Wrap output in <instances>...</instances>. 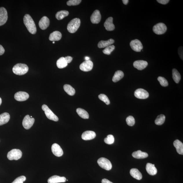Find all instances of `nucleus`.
<instances>
[{"mask_svg":"<svg viewBox=\"0 0 183 183\" xmlns=\"http://www.w3.org/2000/svg\"><path fill=\"white\" fill-rule=\"evenodd\" d=\"M158 80L162 86L166 87L168 86L169 85L168 81L164 77L161 76L159 77L158 78Z\"/></svg>","mask_w":183,"mask_h":183,"instance_id":"obj_38","label":"nucleus"},{"mask_svg":"<svg viewBox=\"0 0 183 183\" xmlns=\"http://www.w3.org/2000/svg\"><path fill=\"white\" fill-rule=\"evenodd\" d=\"M158 3L162 5H166L170 1L169 0H158Z\"/></svg>","mask_w":183,"mask_h":183,"instance_id":"obj_43","label":"nucleus"},{"mask_svg":"<svg viewBox=\"0 0 183 183\" xmlns=\"http://www.w3.org/2000/svg\"><path fill=\"white\" fill-rule=\"evenodd\" d=\"M26 180V178L25 176H21L16 179L12 183H23V182Z\"/></svg>","mask_w":183,"mask_h":183,"instance_id":"obj_41","label":"nucleus"},{"mask_svg":"<svg viewBox=\"0 0 183 183\" xmlns=\"http://www.w3.org/2000/svg\"><path fill=\"white\" fill-rule=\"evenodd\" d=\"M96 136V133L94 131H87L83 133L81 137L83 140H93Z\"/></svg>","mask_w":183,"mask_h":183,"instance_id":"obj_16","label":"nucleus"},{"mask_svg":"<svg viewBox=\"0 0 183 183\" xmlns=\"http://www.w3.org/2000/svg\"><path fill=\"white\" fill-rule=\"evenodd\" d=\"M29 94L25 92H19L16 93L14 95V98L15 100L19 101L26 100L29 98Z\"/></svg>","mask_w":183,"mask_h":183,"instance_id":"obj_12","label":"nucleus"},{"mask_svg":"<svg viewBox=\"0 0 183 183\" xmlns=\"http://www.w3.org/2000/svg\"><path fill=\"white\" fill-rule=\"evenodd\" d=\"M34 121V118H31L29 115H26L23 121V126L25 129L28 130L33 126Z\"/></svg>","mask_w":183,"mask_h":183,"instance_id":"obj_8","label":"nucleus"},{"mask_svg":"<svg viewBox=\"0 0 183 183\" xmlns=\"http://www.w3.org/2000/svg\"><path fill=\"white\" fill-rule=\"evenodd\" d=\"M115 48V46L113 45H111L105 47V49L103 50V52L104 54L109 55L111 54L112 51L114 50Z\"/></svg>","mask_w":183,"mask_h":183,"instance_id":"obj_35","label":"nucleus"},{"mask_svg":"<svg viewBox=\"0 0 183 183\" xmlns=\"http://www.w3.org/2000/svg\"><path fill=\"white\" fill-rule=\"evenodd\" d=\"M172 77L175 82L178 83L181 79V75L180 73L176 69H174L172 70Z\"/></svg>","mask_w":183,"mask_h":183,"instance_id":"obj_33","label":"nucleus"},{"mask_svg":"<svg viewBox=\"0 0 183 183\" xmlns=\"http://www.w3.org/2000/svg\"><path fill=\"white\" fill-rule=\"evenodd\" d=\"M23 22L30 33L34 34L36 33V26L30 15L28 14H25L23 18Z\"/></svg>","mask_w":183,"mask_h":183,"instance_id":"obj_1","label":"nucleus"},{"mask_svg":"<svg viewBox=\"0 0 183 183\" xmlns=\"http://www.w3.org/2000/svg\"><path fill=\"white\" fill-rule=\"evenodd\" d=\"M148 65V63L146 61L138 60L135 61L133 63V66L139 70L144 69Z\"/></svg>","mask_w":183,"mask_h":183,"instance_id":"obj_18","label":"nucleus"},{"mask_svg":"<svg viewBox=\"0 0 183 183\" xmlns=\"http://www.w3.org/2000/svg\"><path fill=\"white\" fill-rule=\"evenodd\" d=\"M81 1V0H69L67 1V5L69 6L78 5Z\"/></svg>","mask_w":183,"mask_h":183,"instance_id":"obj_40","label":"nucleus"},{"mask_svg":"<svg viewBox=\"0 0 183 183\" xmlns=\"http://www.w3.org/2000/svg\"><path fill=\"white\" fill-rule=\"evenodd\" d=\"M52 151L53 153L57 157H61L63 155V151L61 147L57 144H53L52 146Z\"/></svg>","mask_w":183,"mask_h":183,"instance_id":"obj_14","label":"nucleus"},{"mask_svg":"<svg viewBox=\"0 0 183 183\" xmlns=\"http://www.w3.org/2000/svg\"><path fill=\"white\" fill-rule=\"evenodd\" d=\"M76 112L79 116L84 119L89 118V114L87 111L84 109L79 108L76 109Z\"/></svg>","mask_w":183,"mask_h":183,"instance_id":"obj_30","label":"nucleus"},{"mask_svg":"<svg viewBox=\"0 0 183 183\" xmlns=\"http://www.w3.org/2000/svg\"><path fill=\"white\" fill-rule=\"evenodd\" d=\"M104 142L107 144H112L114 142V137L112 135H109L104 139Z\"/></svg>","mask_w":183,"mask_h":183,"instance_id":"obj_36","label":"nucleus"},{"mask_svg":"<svg viewBox=\"0 0 183 183\" xmlns=\"http://www.w3.org/2000/svg\"><path fill=\"white\" fill-rule=\"evenodd\" d=\"M93 64L92 61L90 60L85 61L80 65V69L81 71L84 72H88L92 69Z\"/></svg>","mask_w":183,"mask_h":183,"instance_id":"obj_13","label":"nucleus"},{"mask_svg":"<svg viewBox=\"0 0 183 183\" xmlns=\"http://www.w3.org/2000/svg\"><path fill=\"white\" fill-rule=\"evenodd\" d=\"M69 14V12L68 11L66 10H62L57 12L55 17L56 19L58 20L64 19L65 17H67Z\"/></svg>","mask_w":183,"mask_h":183,"instance_id":"obj_31","label":"nucleus"},{"mask_svg":"<svg viewBox=\"0 0 183 183\" xmlns=\"http://www.w3.org/2000/svg\"><path fill=\"white\" fill-rule=\"evenodd\" d=\"M146 170L148 173L151 175L154 176L158 172V170L154 164L151 163H147L146 166Z\"/></svg>","mask_w":183,"mask_h":183,"instance_id":"obj_21","label":"nucleus"},{"mask_svg":"<svg viewBox=\"0 0 183 183\" xmlns=\"http://www.w3.org/2000/svg\"><path fill=\"white\" fill-rule=\"evenodd\" d=\"M13 72L15 74L19 75H23L27 73L29 70L27 65L23 63H17L14 66L12 69Z\"/></svg>","mask_w":183,"mask_h":183,"instance_id":"obj_2","label":"nucleus"},{"mask_svg":"<svg viewBox=\"0 0 183 183\" xmlns=\"http://www.w3.org/2000/svg\"><path fill=\"white\" fill-rule=\"evenodd\" d=\"M42 109L44 111L46 116L47 118L55 121L58 120V117L49 108L47 105H43L42 106Z\"/></svg>","mask_w":183,"mask_h":183,"instance_id":"obj_6","label":"nucleus"},{"mask_svg":"<svg viewBox=\"0 0 183 183\" xmlns=\"http://www.w3.org/2000/svg\"><path fill=\"white\" fill-rule=\"evenodd\" d=\"M102 183H113L106 179H103L102 180Z\"/></svg>","mask_w":183,"mask_h":183,"instance_id":"obj_46","label":"nucleus"},{"mask_svg":"<svg viewBox=\"0 0 183 183\" xmlns=\"http://www.w3.org/2000/svg\"><path fill=\"white\" fill-rule=\"evenodd\" d=\"M5 50L3 47L1 45H0V55H2L5 53Z\"/></svg>","mask_w":183,"mask_h":183,"instance_id":"obj_45","label":"nucleus"},{"mask_svg":"<svg viewBox=\"0 0 183 183\" xmlns=\"http://www.w3.org/2000/svg\"><path fill=\"white\" fill-rule=\"evenodd\" d=\"M132 156L135 158L144 159L147 158L148 156V154L146 152L138 150L133 152L132 154Z\"/></svg>","mask_w":183,"mask_h":183,"instance_id":"obj_24","label":"nucleus"},{"mask_svg":"<svg viewBox=\"0 0 183 183\" xmlns=\"http://www.w3.org/2000/svg\"><path fill=\"white\" fill-rule=\"evenodd\" d=\"M165 119L166 117L164 115H159L155 120V124L158 125H162L164 123Z\"/></svg>","mask_w":183,"mask_h":183,"instance_id":"obj_34","label":"nucleus"},{"mask_svg":"<svg viewBox=\"0 0 183 183\" xmlns=\"http://www.w3.org/2000/svg\"><path fill=\"white\" fill-rule=\"evenodd\" d=\"M124 75V73L122 71L120 70L117 71L115 72L113 77L112 80L113 82L116 83L122 78Z\"/></svg>","mask_w":183,"mask_h":183,"instance_id":"obj_29","label":"nucleus"},{"mask_svg":"<svg viewBox=\"0 0 183 183\" xmlns=\"http://www.w3.org/2000/svg\"><path fill=\"white\" fill-rule=\"evenodd\" d=\"M85 61H89V57L88 56H86L85 57Z\"/></svg>","mask_w":183,"mask_h":183,"instance_id":"obj_48","label":"nucleus"},{"mask_svg":"<svg viewBox=\"0 0 183 183\" xmlns=\"http://www.w3.org/2000/svg\"><path fill=\"white\" fill-rule=\"evenodd\" d=\"M104 27L107 30L112 31L115 29V27L113 23V18L112 17H109L105 21L104 24Z\"/></svg>","mask_w":183,"mask_h":183,"instance_id":"obj_20","label":"nucleus"},{"mask_svg":"<svg viewBox=\"0 0 183 183\" xmlns=\"http://www.w3.org/2000/svg\"><path fill=\"white\" fill-rule=\"evenodd\" d=\"M65 58L67 63H70L73 60L72 57L70 56L65 57Z\"/></svg>","mask_w":183,"mask_h":183,"instance_id":"obj_44","label":"nucleus"},{"mask_svg":"<svg viewBox=\"0 0 183 183\" xmlns=\"http://www.w3.org/2000/svg\"><path fill=\"white\" fill-rule=\"evenodd\" d=\"M126 121L127 125L129 126H133L135 124V120L134 117L132 116H129L127 117Z\"/></svg>","mask_w":183,"mask_h":183,"instance_id":"obj_39","label":"nucleus"},{"mask_svg":"<svg viewBox=\"0 0 183 183\" xmlns=\"http://www.w3.org/2000/svg\"><path fill=\"white\" fill-rule=\"evenodd\" d=\"M178 54L181 59L183 60V47H181L178 49Z\"/></svg>","mask_w":183,"mask_h":183,"instance_id":"obj_42","label":"nucleus"},{"mask_svg":"<svg viewBox=\"0 0 183 183\" xmlns=\"http://www.w3.org/2000/svg\"><path fill=\"white\" fill-rule=\"evenodd\" d=\"M173 145L176 149L177 152L180 155L183 154V144L180 140H176L173 142Z\"/></svg>","mask_w":183,"mask_h":183,"instance_id":"obj_23","label":"nucleus"},{"mask_svg":"<svg viewBox=\"0 0 183 183\" xmlns=\"http://www.w3.org/2000/svg\"><path fill=\"white\" fill-rule=\"evenodd\" d=\"M97 163L101 168L107 171L110 170L112 168V164L108 159L101 158L98 159Z\"/></svg>","mask_w":183,"mask_h":183,"instance_id":"obj_5","label":"nucleus"},{"mask_svg":"<svg viewBox=\"0 0 183 183\" xmlns=\"http://www.w3.org/2000/svg\"><path fill=\"white\" fill-rule=\"evenodd\" d=\"M63 89L65 92L70 96H73L75 94V89L70 85H65L63 86Z\"/></svg>","mask_w":183,"mask_h":183,"instance_id":"obj_32","label":"nucleus"},{"mask_svg":"<svg viewBox=\"0 0 183 183\" xmlns=\"http://www.w3.org/2000/svg\"><path fill=\"white\" fill-rule=\"evenodd\" d=\"M98 98L101 100L106 103V105H109L110 104V101L106 95L104 94H100L99 95Z\"/></svg>","mask_w":183,"mask_h":183,"instance_id":"obj_37","label":"nucleus"},{"mask_svg":"<svg viewBox=\"0 0 183 183\" xmlns=\"http://www.w3.org/2000/svg\"><path fill=\"white\" fill-rule=\"evenodd\" d=\"M22 156V152L21 150L17 149H14L9 151L7 154V158L10 160H18L21 158Z\"/></svg>","mask_w":183,"mask_h":183,"instance_id":"obj_4","label":"nucleus"},{"mask_svg":"<svg viewBox=\"0 0 183 183\" xmlns=\"http://www.w3.org/2000/svg\"><path fill=\"white\" fill-rule=\"evenodd\" d=\"M10 118V115L8 113H4L0 115V126L7 124L9 122Z\"/></svg>","mask_w":183,"mask_h":183,"instance_id":"obj_27","label":"nucleus"},{"mask_svg":"<svg viewBox=\"0 0 183 183\" xmlns=\"http://www.w3.org/2000/svg\"><path fill=\"white\" fill-rule=\"evenodd\" d=\"M153 30L157 35H162L166 33L167 27L164 23H159L154 26Z\"/></svg>","mask_w":183,"mask_h":183,"instance_id":"obj_7","label":"nucleus"},{"mask_svg":"<svg viewBox=\"0 0 183 183\" xmlns=\"http://www.w3.org/2000/svg\"><path fill=\"white\" fill-rule=\"evenodd\" d=\"M114 40L112 39H110L107 41H99L98 47L99 48H105L111 45L114 43Z\"/></svg>","mask_w":183,"mask_h":183,"instance_id":"obj_26","label":"nucleus"},{"mask_svg":"<svg viewBox=\"0 0 183 183\" xmlns=\"http://www.w3.org/2000/svg\"><path fill=\"white\" fill-rule=\"evenodd\" d=\"M131 176L137 180H140L142 178V175L137 169L133 168L130 171Z\"/></svg>","mask_w":183,"mask_h":183,"instance_id":"obj_25","label":"nucleus"},{"mask_svg":"<svg viewBox=\"0 0 183 183\" xmlns=\"http://www.w3.org/2000/svg\"><path fill=\"white\" fill-rule=\"evenodd\" d=\"M134 95L136 98L140 99H145L148 98L149 94L148 92L142 89H136L134 92Z\"/></svg>","mask_w":183,"mask_h":183,"instance_id":"obj_10","label":"nucleus"},{"mask_svg":"<svg viewBox=\"0 0 183 183\" xmlns=\"http://www.w3.org/2000/svg\"><path fill=\"white\" fill-rule=\"evenodd\" d=\"M67 180V181H68V180Z\"/></svg>","mask_w":183,"mask_h":183,"instance_id":"obj_51","label":"nucleus"},{"mask_svg":"<svg viewBox=\"0 0 183 183\" xmlns=\"http://www.w3.org/2000/svg\"><path fill=\"white\" fill-rule=\"evenodd\" d=\"M80 25V20L78 18H75L71 20L67 26V30L69 33H74L78 29Z\"/></svg>","mask_w":183,"mask_h":183,"instance_id":"obj_3","label":"nucleus"},{"mask_svg":"<svg viewBox=\"0 0 183 183\" xmlns=\"http://www.w3.org/2000/svg\"><path fill=\"white\" fill-rule=\"evenodd\" d=\"M8 18V13L5 8H0V26L6 23Z\"/></svg>","mask_w":183,"mask_h":183,"instance_id":"obj_11","label":"nucleus"},{"mask_svg":"<svg viewBox=\"0 0 183 183\" xmlns=\"http://www.w3.org/2000/svg\"><path fill=\"white\" fill-rule=\"evenodd\" d=\"M122 1L124 4L125 5H127L128 4L129 1H128V0H122Z\"/></svg>","mask_w":183,"mask_h":183,"instance_id":"obj_47","label":"nucleus"},{"mask_svg":"<svg viewBox=\"0 0 183 183\" xmlns=\"http://www.w3.org/2000/svg\"><path fill=\"white\" fill-rule=\"evenodd\" d=\"M67 180L65 177H60L57 175H54L50 177L47 180L48 183H58L65 182Z\"/></svg>","mask_w":183,"mask_h":183,"instance_id":"obj_17","label":"nucleus"},{"mask_svg":"<svg viewBox=\"0 0 183 183\" xmlns=\"http://www.w3.org/2000/svg\"><path fill=\"white\" fill-rule=\"evenodd\" d=\"M53 43H55V42L54 41H53Z\"/></svg>","mask_w":183,"mask_h":183,"instance_id":"obj_50","label":"nucleus"},{"mask_svg":"<svg viewBox=\"0 0 183 183\" xmlns=\"http://www.w3.org/2000/svg\"><path fill=\"white\" fill-rule=\"evenodd\" d=\"M57 66L59 69H63L66 67L68 63L64 57H61L58 60L56 63Z\"/></svg>","mask_w":183,"mask_h":183,"instance_id":"obj_28","label":"nucleus"},{"mask_svg":"<svg viewBox=\"0 0 183 183\" xmlns=\"http://www.w3.org/2000/svg\"><path fill=\"white\" fill-rule=\"evenodd\" d=\"M62 37V34L58 31H55L50 35L49 39L51 41H59Z\"/></svg>","mask_w":183,"mask_h":183,"instance_id":"obj_22","label":"nucleus"},{"mask_svg":"<svg viewBox=\"0 0 183 183\" xmlns=\"http://www.w3.org/2000/svg\"><path fill=\"white\" fill-rule=\"evenodd\" d=\"M91 21L93 24H98L100 22L101 19V15L100 12L98 10H95L91 15Z\"/></svg>","mask_w":183,"mask_h":183,"instance_id":"obj_15","label":"nucleus"},{"mask_svg":"<svg viewBox=\"0 0 183 183\" xmlns=\"http://www.w3.org/2000/svg\"><path fill=\"white\" fill-rule=\"evenodd\" d=\"M49 19L46 17H43L39 21V27L41 29L43 30L47 29L49 26Z\"/></svg>","mask_w":183,"mask_h":183,"instance_id":"obj_19","label":"nucleus"},{"mask_svg":"<svg viewBox=\"0 0 183 183\" xmlns=\"http://www.w3.org/2000/svg\"><path fill=\"white\" fill-rule=\"evenodd\" d=\"M130 46L133 50L136 52H140L143 48L142 43L137 39L131 41L130 43Z\"/></svg>","mask_w":183,"mask_h":183,"instance_id":"obj_9","label":"nucleus"},{"mask_svg":"<svg viewBox=\"0 0 183 183\" xmlns=\"http://www.w3.org/2000/svg\"><path fill=\"white\" fill-rule=\"evenodd\" d=\"M2 103V99L0 97V105H1Z\"/></svg>","mask_w":183,"mask_h":183,"instance_id":"obj_49","label":"nucleus"}]
</instances>
